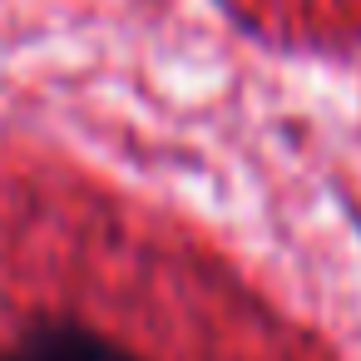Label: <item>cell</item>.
Here are the masks:
<instances>
[{"label":"cell","mask_w":361,"mask_h":361,"mask_svg":"<svg viewBox=\"0 0 361 361\" xmlns=\"http://www.w3.org/2000/svg\"><path fill=\"white\" fill-rule=\"evenodd\" d=\"M0 361H139V356L90 322L45 317V322L25 326L11 346H0Z\"/></svg>","instance_id":"1"}]
</instances>
